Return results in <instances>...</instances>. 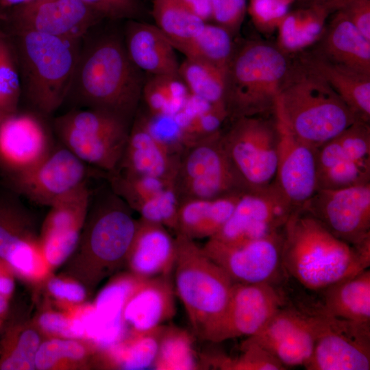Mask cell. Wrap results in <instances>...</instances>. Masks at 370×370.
<instances>
[{
    "mask_svg": "<svg viewBox=\"0 0 370 370\" xmlns=\"http://www.w3.org/2000/svg\"><path fill=\"white\" fill-rule=\"evenodd\" d=\"M158 369H192L196 367L188 334L178 328H164L153 363Z\"/></svg>",
    "mask_w": 370,
    "mask_h": 370,
    "instance_id": "38",
    "label": "cell"
},
{
    "mask_svg": "<svg viewBox=\"0 0 370 370\" xmlns=\"http://www.w3.org/2000/svg\"><path fill=\"white\" fill-rule=\"evenodd\" d=\"M179 154L171 153L153 137L136 114L116 171L153 177L172 184Z\"/></svg>",
    "mask_w": 370,
    "mask_h": 370,
    "instance_id": "23",
    "label": "cell"
},
{
    "mask_svg": "<svg viewBox=\"0 0 370 370\" xmlns=\"http://www.w3.org/2000/svg\"><path fill=\"white\" fill-rule=\"evenodd\" d=\"M152 16L156 26L170 42L191 38L200 32L206 23L178 0H153Z\"/></svg>",
    "mask_w": 370,
    "mask_h": 370,
    "instance_id": "34",
    "label": "cell"
},
{
    "mask_svg": "<svg viewBox=\"0 0 370 370\" xmlns=\"http://www.w3.org/2000/svg\"><path fill=\"white\" fill-rule=\"evenodd\" d=\"M282 234L285 273L311 291L318 293L369 267L370 241L348 244L303 208L291 215Z\"/></svg>",
    "mask_w": 370,
    "mask_h": 370,
    "instance_id": "2",
    "label": "cell"
},
{
    "mask_svg": "<svg viewBox=\"0 0 370 370\" xmlns=\"http://www.w3.org/2000/svg\"><path fill=\"white\" fill-rule=\"evenodd\" d=\"M284 1H287L288 3H290V2H291L292 0H284Z\"/></svg>",
    "mask_w": 370,
    "mask_h": 370,
    "instance_id": "58",
    "label": "cell"
},
{
    "mask_svg": "<svg viewBox=\"0 0 370 370\" xmlns=\"http://www.w3.org/2000/svg\"><path fill=\"white\" fill-rule=\"evenodd\" d=\"M164 327L134 332V337L120 356L121 367L124 369H143L154 363Z\"/></svg>",
    "mask_w": 370,
    "mask_h": 370,
    "instance_id": "39",
    "label": "cell"
},
{
    "mask_svg": "<svg viewBox=\"0 0 370 370\" xmlns=\"http://www.w3.org/2000/svg\"><path fill=\"white\" fill-rule=\"evenodd\" d=\"M4 13H5V10H3V8L0 7V27H1L2 23H3Z\"/></svg>",
    "mask_w": 370,
    "mask_h": 370,
    "instance_id": "56",
    "label": "cell"
},
{
    "mask_svg": "<svg viewBox=\"0 0 370 370\" xmlns=\"http://www.w3.org/2000/svg\"><path fill=\"white\" fill-rule=\"evenodd\" d=\"M103 19L135 20L143 14L140 0H80Z\"/></svg>",
    "mask_w": 370,
    "mask_h": 370,
    "instance_id": "46",
    "label": "cell"
},
{
    "mask_svg": "<svg viewBox=\"0 0 370 370\" xmlns=\"http://www.w3.org/2000/svg\"><path fill=\"white\" fill-rule=\"evenodd\" d=\"M35 258V247L29 238L16 246L5 262L20 273L29 275L34 270Z\"/></svg>",
    "mask_w": 370,
    "mask_h": 370,
    "instance_id": "50",
    "label": "cell"
},
{
    "mask_svg": "<svg viewBox=\"0 0 370 370\" xmlns=\"http://www.w3.org/2000/svg\"><path fill=\"white\" fill-rule=\"evenodd\" d=\"M29 0H0V7L7 10L22 4Z\"/></svg>",
    "mask_w": 370,
    "mask_h": 370,
    "instance_id": "54",
    "label": "cell"
},
{
    "mask_svg": "<svg viewBox=\"0 0 370 370\" xmlns=\"http://www.w3.org/2000/svg\"><path fill=\"white\" fill-rule=\"evenodd\" d=\"M221 130V142L236 173L249 190L273 183L280 132L275 114L241 116Z\"/></svg>",
    "mask_w": 370,
    "mask_h": 370,
    "instance_id": "9",
    "label": "cell"
},
{
    "mask_svg": "<svg viewBox=\"0 0 370 370\" xmlns=\"http://www.w3.org/2000/svg\"><path fill=\"white\" fill-rule=\"evenodd\" d=\"M171 275L141 279L128 297L123 321L133 331L153 330L171 319L175 312L174 286Z\"/></svg>",
    "mask_w": 370,
    "mask_h": 370,
    "instance_id": "24",
    "label": "cell"
},
{
    "mask_svg": "<svg viewBox=\"0 0 370 370\" xmlns=\"http://www.w3.org/2000/svg\"><path fill=\"white\" fill-rule=\"evenodd\" d=\"M288 66L280 48L262 42H247L234 52L225 76L227 120L275 114Z\"/></svg>",
    "mask_w": 370,
    "mask_h": 370,
    "instance_id": "6",
    "label": "cell"
},
{
    "mask_svg": "<svg viewBox=\"0 0 370 370\" xmlns=\"http://www.w3.org/2000/svg\"><path fill=\"white\" fill-rule=\"evenodd\" d=\"M212 19L230 32L236 29L243 19L246 0H212Z\"/></svg>",
    "mask_w": 370,
    "mask_h": 370,
    "instance_id": "47",
    "label": "cell"
},
{
    "mask_svg": "<svg viewBox=\"0 0 370 370\" xmlns=\"http://www.w3.org/2000/svg\"><path fill=\"white\" fill-rule=\"evenodd\" d=\"M44 117L17 110L0 120V171L5 180L31 169L53 148Z\"/></svg>",
    "mask_w": 370,
    "mask_h": 370,
    "instance_id": "18",
    "label": "cell"
},
{
    "mask_svg": "<svg viewBox=\"0 0 370 370\" xmlns=\"http://www.w3.org/2000/svg\"><path fill=\"white\" fill-rule=\"evenodd\" d=\"M280 132L278 164L273 182L295 208L317 190L316 149L297 137L275 113Z\"/></svg>",
    "mask_w": 370,
    "mask_h": 370,
    "instance_id": "21",
    "label": "cell"
},
{
    "mask_svg": "<svg viewBox=\"0 0 370 370\" xmlns=\"http://www.w3.org/2000/svg\"><path fill=\"white\" fill-rule=\"evenodd\" d=\"M3 29L16 54L21 97L32 110L44 116L52 114L66 100L82 40Z\"/></svg>",
    "mask_w": 370,
    "mask_h": 370,
    "instance_id": "3",
    "label": "cell"
},
{
    "mask_svg": "<svg viewBox=\"0 0 370 370\" xmlns=\"http://www.w3.org/2000/svg\"><path fill=\"white\" fill-rule=\"evenodd\" d=\"M141 279L133 275L110 284L100 293L95 308L80 318L87 337L103 347L118 342L123 329L125 304Z\"/></svg>",
    "mask_w": 370,
    "mask_h": 370,
    "instance_id": "26",
    "label": "cell"
},
{
    "mask_svg": "<svg viewBox=\"0 0 370 370\" xmlns=\"http://www.w3.org/2000/svg\"><path fill=\"white\" fill-rule=\"evenodd\" d=\"M175 286L195 334L213 338L234 283L195 240L176 234Z\"/></svg>",
    "mask_w": 370,
    "mask_h": 370,
    "instance_id": "5",
    "label": "cell"
},
{
    "mask_svg": "<svg viewBox=\"0 0 370 370\" xmlns=\"http://www.w3.org/2000/svg\"><path fill=\"white\" fill-rule=\"evenodd\" d=\"M7 308L5 299L0 295V313L3 312Z\"/></svg>",
    "mask_w": 370,
    "mask_h": 370,
    "instance_id": "55",
    "label": "cell"
},
{
    "mask_svg": "<svg viewBox=\"0 0 370 370\" xmlns=\"http://www.w3.org/2000/svg\"><path fill=\"white\" fill-rule=\"evenodd\" d=\"M334 12L316 52L332 62L370 75V40L342 12Z\"/></svg>",
    "mask_w": 370,
    "mask_h": 370,
    "instance_id": "28",
    "label": "cell"
},
{
    "mask_svg": "<svg viewBox=\"0 0 370 370\" xmlns=\"http://www.w3.org/2000/svg\"><path fill=\"white\" fill-rule=\"evenodd\" d=\"M301 208L348 244L370 241V183L317 189Z\"/></svg>",
    "mask_w": 370,
    "mask_h": 370,
    "instance_id": "15",
    "label": "cell"
},
{
    "mask_svg": "<svg viewBox=\"0 0 370 370\" xmlns=\"http://www.w3.org/2000/svg\"><path fill=\"white\" fill-rule=\"evenodd\" d=\"M142 97L149 114L155 115L174 116L182 109L186 102L173 95L165 76H152L144 84Z\"/></svg>",
    "mask_w": 370,
    "mask_h": 370,
    "instance_id": "43",
    "label": "cell"
},
{
    "mask_svg": "<svg viewBox=\"0 0 370 370\" xmlns=\"http://www.w3.org/2000/svg\"><path fill=\"white\" fill-rule=\"evenodd\" d=\"M27 211L18 195L10 189L0 193V259L5 261L21 241L30 238Z\"/></svg>",
    "mask_w": 370,
    "mask_h": 370,
    "instance_id": "35",
    "label": "cell"
},
{
    "mask_svg": "<svg viewBox=\"0 0 370 370\" xmlns=\"http://www.w3.org/2000/svg\"><path fill=\"white\" fill-rule=\"evenodd\" d=\"M178 208L177 197L173 186L169 185L136 211L140 214L141 219L162 225L176 232Z\"/></svg>",
    "mask_w": 370,
    "mask_h": 370,
    "instance_id": "41",
    "label": "cell"
},
{
    "mask_svg": "<svg viewBox=\"0 0 370 370\" xmlns=\"http://www.w3.org/2000/svg\"><path fill=\"white\" fill-rule=\"evenodd\" d=\"M130 210L110 186L92 197L84 247L101 270H110L126 259L138 225Z\"/></svg>",
    "mask_w": 370,
    "mask_h": 370,
    "instance_id": "10",
    "label": "cell"
},
{
    "mask_svg": "<svg viewBox=\"0 0 370 370\" xmlns=\"http://www.w3.org/2000/svg\"><path fill=\"white\" fill-rule=\"evenodd\" d=\"M316 338L307 370H369L370 323L323 314L314 309Z\"/></svg>",
    "mask_w": 370,
    "mask_h": 370,
    "instance_id": "11",
    "label": "cell"
},
{
    "mask_svg": "<svg viewBox=\"0 0 370 370\" xmlns=\"http://www.w3.org/2000/svg\"><path fill=\"white\" fill-rule=\"evenodd\" d=\"M14 288V283L12 280L0 277V293L2 294H9Z\"/></svg>",
    "mask_w": 370,
    "mask_h": 370,
    "instance_id": "53",
    "label": "cell"
},
{
    "mask_svg": "<svg viewBox=\"0 0 370 370\" xmlns=\"http://www.w3.org/2000/svg\"><path fill=\"white\" fill-rule=\"evenodd\" d=\"M337 10L370 40V0H337Z\"/></svg>",
    "mask_w": 370,
    "mask_h": 370,
    "instance_id": "49",
    "label": "cell"
},
{
    "mask_svg": "<svg viewBox=\"0 0 370 370\" xmlns=\"http://www.w3.org/2000/svg\"><path fill=\"white\" fill-rule=\"evenodd\" d=\"M5 116H3L2 114H0V120Z\"/></svg>",
    "mask_w": 370,
    "mask_h": 370,
    "instance_id": "57",
    "label": "cell"
},
{
    "mask_svg": "<svg viewBox=\"0 0 370 370\" xmlns=\"http://www.w3.org/2000/svg\"><path fill=\"white\" fill-rule=\"evenodd\" d=\"M282 230L241 243L210 238L202 249L234 282L276 286L282 274H286L282 260Z\"/></svg>",
    "mask_w": 370,
    "mask_h": 370,
    "instance_id": "12",
    "label": "cell"
},
{
    "mask_svg": "<svg viewBox=\"0 0 370 370\" xmlns=\"http://www.w3.org/2000/svg\"><path fill=\"white\" fill-rule=\"evenodd\" d=\"M82 39L69 90L81 108L112 114L130 125L137 113L144 82L130 60L124 41L116 34H95Z\"/></svg>",
    "mask_w": 370,
    "mask_h": 370,
    "instance_id": "1",
    "label": "cell"
},
{
    "mask_svg": "<svg viewBox=\"0 0 370 370\" xmlns=\"http://www.w3.org/2000/svg\"><path fill=\"white\" fill-rule=\"evenodd\" d=\"M126 259L139 278L171 275L176 259L175 238L163 225L140 219Z\"/></svg>",
    "mask_w": 370,
    "mask_h": 370,
    "instance_id": "22",
    "label": "cell"
},
{
    "mask_svg": "<svg viewBox=\"0 0 370 370\" xmlns=\"http://www.w3.org/2000/svg\"><path fill=\"white\" fill-rule=\"evenodd\" d=\"M296 210L273 183L249 190L240 196L227 222L211 238L226 243L264 238L282 231Z\"/></svg>",
    "mask_w": 370,
    "mask_h": 370,
    "instance_id": "16",
    "label": "cell"
},
{
    "mask_svg": "<svg viewBox=\"0 0 370 370\" xmlns=\"http://www.w3.org/2000/svg\"><path fill=\"white\" fill-rule=\"evenodd\" d=\"M21 86L14 49L7 32L0 27V114L18 110Z\"/></svg>",
    "mask_w": 370,
    "mask_h": 370,
    "instance_id": "36",
    "label": "cell"
},
{
    "mask_svg": "<svg viewBox=\"0 0 370 370\" xmlns=\"http://www.w3.org/2000/svg\"><path fill=\"white\" fill-rule=\"evenodd\" d=\"M241 354L235 358L225 356L221 369L284 370L286 367L268 351L248 338L241 344Z\"/></svg>",
    "mask_w": 370,
    "mask_h": 370,
    "instance_id": "42",
    "label": "cell"
},
{
    "mask_svg": "<svg viewBox=\"0 0 370 370\" xmlns=\"http://www.w3.org/2000/svg\"><path fill=\"white\" fill-rule=\"evenodd\" d=\"M130 127L112 114L88 108L72 109L56 117L52 125L61 145L106 174L118 169Z\"/></svg>",
    "mask_w": 370,
    "mask_h": 370,
    "instance_id": "7",
    "label": "cell"
},
{
    "mask_svg": "<svg viewBox=\"0 0 370 370\" xmlns=\"http://www.w3.org/2000/svg\"><path fill=\"white\" fill-rule=\"evenodd\" d=\"M241 195L180 202L175 234L193 240L214 236L231 216Z\"/></svg>",
    "mask_w": 370,
    "mask_h": 370,
    "instance_id": "30",
    "label": "cell"
},
{
    "mask_svg": "<svg viewBox=\"0 0 370 370\" xmlns=\"http://www.w3.org/2000/svg\"><path fill=\"white\" fill-rule=\"evenodd\" d=\"M247 338L264 348L286 367L304 366L314 348V317L309 310L286 304L256 334Z\"/></svg>",
    "mask_w": 370,
    "mask_h": 370,
    "instance_id": "19",
    "label": "cell"
},
{
    "mask_svg": "<svg viewBox=\"0 0 370 370\" xmlns=\"http://www.w3.org/2000/svg\"><path fill=\"white\" fill-rule=\"evenodd\" d=\"M314 310L349 321L370 323V270L337 282L318 292Z\"/></svg>",
    "mask_w": 370,
    "mask_h": 370,
    "instance_id": "29",
    "label": "cell"
},
{
    "mask_svg": "<svg viewBox=\"0 0 370 370\" xmlns=\"http://www.w3.org/2000/svg\"><path fill=\"white\" fill-rule=\"evenodd\" d=\"M40 338L32 330L23 332L14 343L4 344L0 355V369L29 370L35 367Z\"/></svg>",
    "mask_w": 370,
    "mask_h": 370,
    "instance_id": "40",
    "label": "cell"
},
{
    "mask_svg": "<svg viewBox=\"0 0 370 370\" xmlns=\"http://www.w3.org/2000/svg\"><path fill=\"white\" fill-rule=\"evenodd\" d=\"M109 186L131 209L137 210L144 203L172 185L161 179L114 171L107 174Z\"/></svg>",
    "mask_w": 370,
    "mask_h": 370,
    "instance_id": "37",
    "label": "cell"
},
{
    "mask_svg": "<svg viewBox=\"0 0 370 370\" xmlns=\"http://www.w3.org/2000/svg\"><path fill=\"white\" fill-rule=\"evenodd\" d=\"M332 12H335L332 1L317 0L307 9L288 12L278 27L280 49L296 52L320 40Z\"/></svg>",
    "mask_w": 370,
    "mask_h": 370,
    "instance_id": "31",
    "label": "cell"
},
{
    "mask_svg": "<svg viewBox=\"0 0 370 370\" xmlns=\"http://www.w3.org/2000/svg\"><path fill=\"white\" fill-rule=\"evenodd\" d=\"M275 113L297 137L315 149L358 121L332 87L301 62L288 66Z\"/></svg>",
    "mask_w": 370,
    "mask_h": 370,
    "instance_id": "4",
    "label": "cell"
},
{
    "mask_svg": "<svg viewBox=\"0 0 370 370\" xmlns=\"http://www.w3.org/2000/svg\"><path fill=\"white\" fill-rule=\"evenodd\" d=\"M103 19L80 0H29L5 10L1 27L80 40Z\"/></svg>",
    "mask_w": 370,
    "mask_h": 370,
    "instance_id": "14",
    "label": "cell"
},
{
    "mask_svg": "<svg viewBox=\"0 0 370 370\" xmlns=\"http://www.w3.org/2000/svg\"><path fill=\"white\" fill-rule=\"evenodd\" d=\"M48 288L54 296L72 302H80L86 296V291L80 284L59 279L50 280Z\"/></svg>",
    "mask_w": 370,
    "mask_h": 370,
    "instance_id": "51",
    "label": "cell"
},
{
    "mask_svg": "<svg viewBox=\"0 0 370 370\" xmlns=\"http://www.w3.org/2000/svg\"><path fill=\"white\" fill-rule=\"evenodd\" d=\"M124 44L130 60L141 71L152 76L179 77L175 49L156 26L128 20Z\"/></svg>",
    "mask_w": 370,
    "mask_h": 370,
    "instance_id": "25",
    "label": "cell"
},
{
    "mask_svg": "<svg viewBox=\"0 0 370 370\" xmlns=\"http://www.w3.org/2000/svg\"><path fill=\"white\" fill-rule=\"evenodd\" d=\"M288 5L284 0H250L249 11L259 29L270 32L278 28L288 12Z\"/></svg>",
    "mask_w": 370,
    "mask_h": 370,
    "instance_id": "45",
    "label": "cell"
},
{
    "mask_svg": "<svg viewBox=\"0 0 370 370\" xmlns=\"http://www.w3.org/2000/svg\"><path fill=\"white\" fill-rule=\"evenodd\" d=\"M40 326L47 332L66 338H82L85 336L83 323L79 318L70 320L56 313H45L39 319Z\"/></svg>",
    "mask_w": 370,
    "mask_h": 370,
    "instance_id": "48",
    "label": "cell"
},
{
    "mask_svg": "<svg viewBox=\"0 0 370 370\" xmlns=\"http://www.w3.org/2000/svg\"><path fill=\"white\" fill-rule=\"evenodd\" d=\"M300 62L332 87L358 121L370 123V75L332 62L317 52L306 55Z\"/></svg>",
    "mask_w": 370,
    "mask_h": 370,
    "instance_id": "27",
    "label": "cell"
},
{
    "mask_svg": "<svg viewBox=\"0 0 370 370\" xmlns=\"http://www.w3.org/2000/svg\"><path fill=\"white\" fill-rule=\"evenodd\" d=\"M86 166L60 143L35 166L6 181L19 196L50 206L87 183Z\"/></svg>",
    "mask_w": 370,
    "mask_h": 370,
    "instance_id": "17",
    "label": "cell"
},
{
    "mask_svg": "<svg viewBox=\"0 0 370 370\" xmlns=\"http://www.w3.org/2000/svg\"><path fill=\"white\" fill-rule=\"evenodd\" d=\"M317 189L370 183V123L356 121L316 149Z\"/></svg>",
    "mask_w": 370,
    "mask_h": 370,
    "instance_id": "13",
    "label": "cell"
},
{
    "mask_svg": "<svg viewBox=\"0 0 370 370\" xmlns=\"http://www.w3.org/2000/svg\"><path fill=\"white\" fill-rule=\"evenodd\" d=\"M178 75L190 94L214 108L227 111L224 101L225 73L210 65L186 58L180 64Z\"/></svg>",
    "mask_w": 370,
    "mask_h": 370,
    "instance_id": "33",
    "label": "cell"
},
{
    "mask_svg": "<svg viewBox=\"0 0 370 370\" xmlns=\"http://www.w3.org/2000/svg\"><path fill=\"white\" fill-rule=\"evenodd\" d=\"M187 10L205 23L212 19V0H178Z\"/></svg>",
    "mask_w": 370,
    "mask_h": 370,
    "instance_id": "52",
    "label": "cell"
},
{
    "mask_svg": "<svg viewBox=\"0 0 370 370\" xmlns=\"http://www.w3.org/2000/svg\"><path fill=\"white\" fill-rule=\"evenodd\" d=\"M286 304L284 295L276 286L234 282L212 342L254 335Z\"/></svg>",
    "mask_w": 370,
    "mask_h": 370,
    "instance_id": "20",
    "label": "cell"
},
{
    "mask_svg": "<svg viewBox=\"0 0 370 370\" xmlns=\"http://www.w3.org/2000/svg\"><path fill=\"white\" fill-rule=\"evenodd\" d=\"M221 130L194 140L180 153L172 183L179 204L249 191L225 151Z\"/></svg>",
    "mask_w": 370,
    "mask_h": 370,
    "instance_id": "8",
    "label": "cell"
},
{
    "mask_svg": "<svg viewBox=\"0 0 370 370\" xmlns=\"http://www.w3.org/2000/svg\"><path fill=\"white\" fill-rule=\"evenodd\" d=\"M186 58L198 61L225 73L234 53L230 32L219 25L207 24L186 40L170 42Z\"/></svg>",
    "mask_w": 370,
    "mask_h": 370,
    "instance_id": "32",
    "label": "cell"
},
{
    "mask_svg": "<svg viewBox=\"0 0 370 370\" xmlns=\"http://www.w3.org/2000/svg\"><path fill=\"white\" fill-rule=\"evenodd\" d=\"M324 1H333V0H324Z\"/></svg>",
    "mask_w": 370,
    "mask_h": 370,
    "instance_id": "59",
    "label": "cell"
},
{
    "mask_svg": "<svg viewBox=\"0 0 370 370\" xmlns=\"http://www.w3.org/2000/svg\"><path fill=\"white\" fill-rule=\"evenodd\" d=\"M84 354V347L76 341L53 339L39 345L36 354L35 367L38 369H48L62 358L78 360Z\"/></svg>",
    "mask_w": 370,
    "mask_h": 370,
    "instance_id": "44",
    "label": "cell"
}]
</instances>
